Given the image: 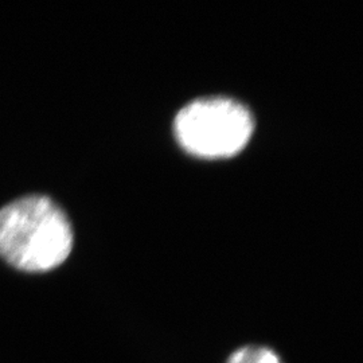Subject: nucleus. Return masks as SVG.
Wrapping results in <instances>:
<instances>
[{
	"mask_svg": "<svg viewBox=\"0 0 363 363\" xmlns=\"http://www.w3.org/2000/svg\"><path fill=\"white\" fill-rule=\"evenodd\" d=\"M73 244L70 220L48 195H23L0 208V259L16 271H52L70 256Z\"/></svg>",
	"mask_w": 363,
	"mask_h": 363,
	"instance_id": "nucleus-1",
	"label": "nucleus"
},
{
	"mask_svg": "<svg viewBox=\"0 0 363 363\" xmlns=\"http://www.w3.org/2000/svg\"><path fill=\"white\" fill-rule=\"evenodd\" d=\"M255 121L247 108L232 99H201L175 117L174 132L189 154L203 159L232 157L249 143Z\"/></svg>",
	"mask_w": 363,
	"mask_h": 363,
	"instance_id": "nucleus-2",
	"label": "nucleus"
},
{
	"mask_svg": "<svg viewBox=\"0 0 363 363\" xmlns=\"http://www.w3.org/2000/svg\"><path fill=\"white\" fill-rule=\"evenodd\" d=\"M226 363H281V361L271 349L247 346L234 351Z\"/></svg>",
	"mask_w": 363,
	"mask_h": 363,
	"instance_id": "nucleus-3",
	"label": "nucleus"
}]
</instances>
